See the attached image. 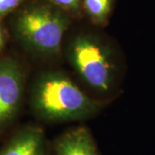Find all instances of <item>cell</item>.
Instances as JSON below:
<instances>
[{"label":"cell","mask_w":155,"mask_h":155,"mask_svg":"<svg viewBox=\"0 0 155 155\" xmlns=\"http://www.w3.org/2000/svg\"><path fill=\"white\" fill-rule=\"evenodd\" d=\"M114 7L115 0H82L84 17L97 28L108 25Z\"/></svg>","instance_id":"obj_7"},{"label":"cell","mask_w":155,"mask_h":155,"mask_svg":"<svg viewBox=\"0 0 155 155\" xmlns=\"http://www.w3.org/2000/svg\"><path fill=\"white\" fill-rule=\"evenodd\" d=\"M27 93L30 111L46 123L88 120L102 112L111 101L89 96L69 75L57 69L36 73Z\"/></svg>","instance_id":"obj_2"},{"label":"cell","mask_w":155,"mask_h":155,"mask_svg":"<svg viewBox=\"0 0 155 155\" xmlns=\"http://www.w3.org/2000/svg\"><path fill=\"white\" fill-rule=\"evenodd\" d=\"M28 0H0V20H5Z\"/></svg>","instance_id":"obj_9"},{"label":"cell","mask_w":155,"mask_h":155,"mask_svg":"<svg viewBox=\"0 0 155 155\" xmlns=\"http://www.w3.org/2000/svg\"><path fill=\"white\" fill-rule=\"evenodd\" d=\"M51 150L54 155H100L94 137L85 126L72 127L58 135Z\"/></svg>","instance_id":"obj_6"},{"label":"cell","mask_w":155,"mask_h":155,"mask_svg":"<svg viewBox=\"0 0 155 155\" xmlns=\"http://www.w3.org/2000/svg\"><path fill=\"white\" fill-rule=\"evenodd\" d=\"M62 55L84 84L97 94H116L124 74V61L114 42L99 30H68Z\"/></svg>","instance_id":"obj_1"},{"label":"cell","mask_w":155,"mask_h":155,"mask_svg":"<svg viewBox=\"0 0 155 155\" xmlns=\"http://www.w3.org/2000/svg\"><path fill=\"white\" fill-rule=\"evenodd\" d=\"M50 150L43 128L27 124L11 134L0 147V155H50Z\"/></svg>","instance_id":"obj_5"},{"label":"cell","mask_w":155,"mask_h":155,"mask_svg":"<svg viewBox=\"0 0 155 155\" xmlns=\"http://www.w3.org/2000/svg\"><path fill=\"white\" fill-rule=\"evenodd\" d=\"M6 20V27L18 46L30 55L54 60L74 20L49 0H28Z\"/></svg>","instance_id":"obj_3"},{"label":"cell","mask_w":155,"mask_h":155,"mask_svg":"<svg viewBox=\"0 0 155 155\" xmlns=\"http://www.w3.org/2000/svg\"><path fill=\"white\" fill-rule=\"evenodd\" d=\"M28 91V71L16 54L0 55V134L16 121Z\"/></svg>","instance_id":"obj_4"},{"label":"cell","mask_w":155,"mask_h":155,"mask_svg":"<svg viewBox=\"0 0 155 155\" xmlns=\"http://www.w3.org/2000/svg\"><path fill=\"white\" fill-rule=\"evenodd\" d=\"M61 10L67 12L74 21L84 17L82 0H49Z\"/></svg>","instance_id":"obj_8"},{"label":"cell","mask_w":155,"mask_h":155,"mask_svg":"<svg viewBox=\"0 0 155 155\" xmlns=\"http://www.w3.org/2000/svg\"><path fill=\"white\" fill-rule=\"evenodd\" d=\"M10 37L11 36L6 24L3 20H0V55H2V54L5 50Z\"/></svg>","instance_id":"obj_10"}]
</instances>
